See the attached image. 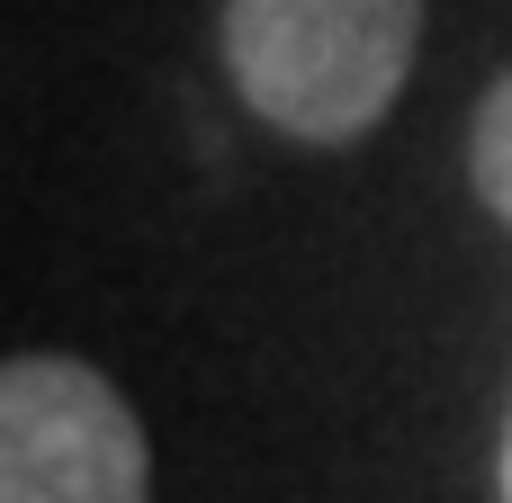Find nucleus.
<instances>
[{
    "label": "nucleus",
    "instance_id": "obj_2",
    "mask_svg": "<svg viewBox=\"0 0 512 503\" xmlns=\"http://www.w3.org/2000/svg\"><path fill=\"white\" fill-rule=\"evenodd\" d=\"M0 503H153V450L135 405L63 351L0 369Z\"/></svg>",
    "mask_w": 512,
    "mask_h": 503
},
{
    "label": "nucleus",
    "instance_id": "obj_3",
    "mask_svg": "<svg viewBox=\"0 0 512 503\" xmlns=\"http://www.w3.org/2000/svg\"><path fill=\"white\" fill-rule=\"evenodd\" d=\"M468 180H477V198L512 225V72L477 99V126H468Z\"/></svg>",
    "mask_w": 512,
    "mask_h": 503
},
{
    "label": "nucleus",
    "instance_id": "obj_4",
    "mask_svg": "<svg viewBox=\"0 0 512 503\" xmlns=\"http://www.w3.org/2000/svg\"><path fill=\"white\" fill-rule=\"evenodd\" d=\"M504 503H512V450H504Z\"/></svg>",
    "mask_w": 512,
    "mask_h": 503
},
{
    "label": "nucleus",
    "instance_id": "obj_1",
    "mask_svg": "<svg viewBox=\"0 0 512 503\" xmlns=\"http://www.w3.org/2000/svg\"><path fill=\"white\" fill-rule=\"evenodd\" d=\"M423 0H225L243 108L297 144H360L414 72Z\"/></svg>",
    "mask_w": 512,
    "mask_h": 503
}]
</instances>
